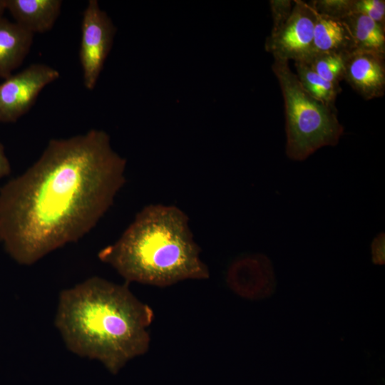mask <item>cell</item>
I'll return each instance as SVG.
<instances>
[{"instance_id":"2e32d148","label":"cell","mask_w":385,"mask_h":385,"mask_svg":"<svg viewBox=\"0 0 385 385\" xmlns=\"http://www.w3.org/2000/svg\"><path fill=\"white\" fill-rule=\"evenodd\" d=\"M308 4L317 13L337 19L354 14V0H314Z\"/></svg>"},{"instance_id":"9c48e42d","label":"cell","mask_w":385,"mask_h":385,"mask_svg":"<svg viewBox=\"0 0 385 385\" xmlns=\"http://www.w3.org/2000/svg\"><path fill=\"white\" fill-rule=\"evenodd\" d=\"M385 55L354 50L345 59L344 80L365 100L384 96Z\"/></svg>"},{"instance_id":"7a4b0ae2","label":"cell","mask_w":385,"mask_h":385,"mask_svg":"<svg viewBox=\"0 0 385 385\" xmlns=\"http://www.w3.org/2000/svg\"><path fill=\"white\" fill-rule=\"evenodd\" d=\"M99 277L61 292L55 325L66 347L112 373L149 348L153 309L130 290Z\"/></svg>"},{"instance_id":"6da1fadb","label":"cell","mask_w":385,"mask_h":385,"mask_svg":"<svg viewBox=\"0 0 385 385\" xmlns=\"http://www.w3.org/2000/svg\"><path fill=\"white\" fill-rule=\"evenodd\" d=\"M126 160L91 129L48 141L38 159L0 188V242L31 265L88 233L126 182Z\"/></svg>"},{"instance_id":"ba28073f","label":"cell","mask_w":385,"mask_h":385,"mask_svg":"<svg viewBox=\"0 0 385 385\" xmlns=\"http://www.w3.org/2000/svg\"><path fill=\"white\" fill-rule=\"evenodd\" d=\"M226 280L236 294L250 299L270 297L276 286L271 261L262 254L247 255L235 260L228 268Z\"/></svg>"},{"instance_id":"e0dca14e","label":"cell","mask_w":385,"mask_h":385,"mask_svg":"<svg viewBox=\"0 0 385 385\" xmlns=\"http://www.w3.org/2000/svg\"><path fill=\"white\" fill-rule=\"evenodd\" d=\"M353 10L354 14L365 15L385 26V1L354 0Z\"/></svg>"},{"instance_id":"ffe728a7","label":"cell","mask_w":385,"mask_h":385,"mask_svg":"<svg viewBox=\"0 0 385 385\" xmlns=\"http://www.w3.org/2000/svg\"><path fill=\"white\" fill-rule=\"evenodd\" d=\"M11 165L6 155L4 146L0 142V178H4L11 173Z\"/></svg>"},{"instance_id":"30bf717a","label":"cell","mask_w":385,"mask_h":385,"mask_svg":"<svg viewBox=\"0 0 385 385\" xmlns=\"http://www.w3.org/2000/svg\"><path fill=\"white\" fill-rule=\"evenodd\" d=\"M15 23L34 34L50 31L58 18L61 0H6Z\"/></svg>"},{"instance_id":"5bb4252c","label":"cell","mask_w":385,"mask_h":385,"mask_svg":"<svg viewBox=\"0 0 385 385\" xmlns=\"http://www.w3.org/2000/svg\"><path fill=\"white\" fill-rule=\"evenodd\" d=\"M294 67L298 81L308 94L327 105L335 106L336 98L341 91L340 86H336L325 81L305 61H295Z\"/></svg>"},{"instance_id":"8992f818","label":"cell","mask_w":385,"mask_h":385,"mask_svg":"<svg viewBox=\"0 0 385 385\" xmlns=\"http://www.w3.org/2000/svg\"><path fill=\"white\" fill-rule=\"evenodd\" d=\"M60 73L44 63H33L0 83V123H15L35 103L39 93Z\"/></svg>"},{"instance_id":"5b68a950","label":"cell","mask_w":385,"mask_h":385,"mask_svg":"<svg viewBox=\"0 0 385 385\" xmlns=\"http://www.w3.org/2000/svg\"><path fill=\"white\" fill-rule=\"evenodd\" d=\"M116 29L96 0H89L83 13L79 58L83 85L93 90L111 49Z\"/></svg>"},{"instance_id":"ac0fdd59","label":"cell","mask_w":385,"mask_h":385,"mask_svg":"<svg viewBox=\"0 0 385 385\" xmlns=\"http://www.w3.org/2000/svg\"><path fill=\"white\" fill-rule=\"evenodd\" d=\"M269 3L273 21L270 35H274L291 16L294 3L291 0H270Z\"/></svg>"},{"instance_id":"8fae6325","label":"cell","mask_w":385,"mask_h":385,"mask_svg":"<svg viewBox=\"0 0 385 385\" xmlns=\"http://www.w3.org/2000/svg\"><path fill=\"white\" fill-rule=\"evenodd\" d=\"M34 34L15 22L0 19V78L11 76L32 46Z\"/></svg>"},{"instance_id":"44dd1931","label":"cell","mask_w":385,"mask_h":385,"mask_svg":"<svg viewBox=\"0 0 385 385\" xmlns=\"http://www.w3.org/2000/svg\"><path fill=\"white\" fill-rule=\"evenodd\" d=\"M5 10H6V0H0V19L3 18Z\"/></svg>"},{"instance_id":"7c38bea8","label":"cell","mask_w":385,"mask_h":385,"mask_svg":"<svg viewBox=\"0 0 385 385\" xmlns=\"http://www.w3.org/2000/svg\"><path fill=\"white\" fill-rule=\"evenodd\" d=\"M315 13L313 53H349L355 50L350 31L343 20Z\"/></svg>"},{"instance_id":"d6986e66","label":"cell","mask_w":385,"mask_h":385,"mask_svg":"<svg viewBox=\"0 0 385 385\" xmlns=\"http://www.w3.org/2000/svg\"><path fill=\"white\" fill-rule=\"evenodd\" d=\"M372 261L376 265H384L385 261V235L379 234L371 245Z\"/></svg>"},{"instance_id":"3957f363","label":"cell","mask_w":385,"mask_h":385,"mask_svg":"<svg viewBox=\"0 0 385 385\" xmlns=\"http://www.w3.org/2000/svg\"><path fill=\"white\" fill-rule=\"evenodd\" d=\"M188 215L175 205L150 204L135 215L114 243L98 254L125 282L167 287L209 278Z\"/></svg>"},{"instance_id":"9a60e30c","label":"cell","mask_w":385,"mask_h":385,"mask_svg":"<svg viewBox=\"0 0 385 385\" xmlns=\"http://www.w3.org/2000/svg\"><path fill=\"white\" fill-rule=\"evenodd\" d=\"M348 53H312L305 61L309 67L325 81L339 86L344 80V64Z\"/></svg>"},{"instance_id":"4fadbf2b","label":"cell","mask_w":385,"mask_h":385,"mask_svg":"<svg viewBox=\"0 0 385 385\" xmlns=\"http://www.w3.org/2000/svg\"><path fill=\"white\" fill-rule=\"evenodd\" d=\"M351 34L355 50L385 55V26L361 14L343 19Z\"/></svg>"},{"instance_id":"277c9868","label":"cell","mask_w":385,"mask_h":385,"mask_svg":"<svg viewBox=\"0 0 385 385\" xmlns=\"http://www.w3.org/2000/svg\"><path fill=\"white\" fill-rule=\"evenodd\" d=\"M274 59L272 68L284 102L287 155L294 160H304L322 147L336 145L344 128L335 106L312 97L290 70L288 61Z\"/></svg>"},{"instance_id":"52a82bcc","label":"cell","mask_w":385,"mask_h":385,"mask_svg":"<svg viewBox=\"0 0 385 385\" xmlns=\"http://www.w3.org/2000/svg\"><path fill=\"white\" fill-rule=\"evenodd\" d=\"M291 16L265 42V49L274 58L294 62L307 60L313 53L315 25L314 9L301 0H294Z\"/></svg>"}]
</instances>
